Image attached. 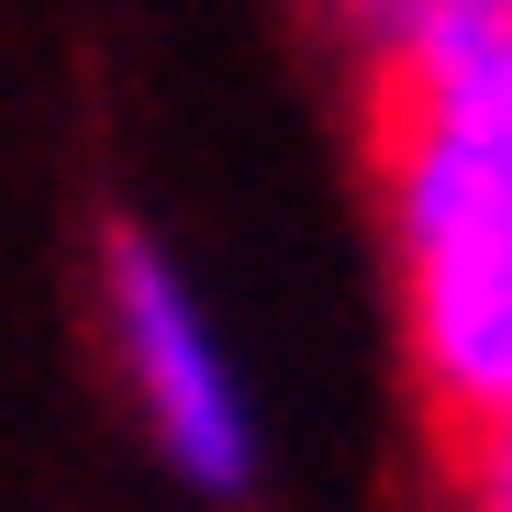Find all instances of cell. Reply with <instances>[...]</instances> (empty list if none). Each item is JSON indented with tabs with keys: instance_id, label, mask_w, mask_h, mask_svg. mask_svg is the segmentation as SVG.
Instances as JSON below:
<instances>
[{
	"instance_id": "3",
	"label": "cell",
	"mask_w": 512,
	"mask_h": 512,
	"mask_svg": "<svg viewBox=\"0 0 512 512\" xmlns=\"http://www.w3.org/2000/svg\"><path fill=\"white\" fill-rule=\"evenodd\" d=\"M412 368L457 435L512 423V268L501 256H435L412 268Z\"/></svg>"
},
{
	"instance_id": "1",
	"label": "cell",
	"mask_w": 512,
	"mask_h": 512,
	"mask_svg": "<svg viewBox=\"0 0 512 512\" xmlns=\"http://www.w3.org/2000/svg\"><path fill=\"white\" fill-rule=\"evenodd\" d=\"M112 312H123V357H134V379H145V412H156L167 457H179L201 490H245V468H256L245 401H234V379H223V357H212V334H201L179 268H167L145 234L112 245Z\"/></svg>"
},
{
	"instance_id": "2",
	"label": "cell",
	"mask_w": 512,
	"mask_h": 512,
	"mask_svg": "<svg viewBox=\"0 0 512 512\" xmlns=\"http://www.w3.org/2000/svg\"><path fill=\"white\" fill-rule=\"evenodd\" d=\"M368 34H379V101L435 112L479 134L490 156H512V12H490V0H368Z\"/></svg>"
},
{
	"instance_id": "4",
	"label": "cell",
	"mask_w": 512,
	"mask_h": 512,
	"mask_svg": "<svg viewBox=\"0 0 512 512\" xmlns=\"http://www.w3.org/2000/svg\"><path fill=\"white\" fill-rule=\"evenodd\" d=\"M468 512H512V423L468 435Z\"/></svg>"
},
{
	"instance_id": "5",
	"label": "cell",
	"mask_w": 512,
	"mask_h": 512,
	"mask_svg": "<svg viewBox=\"0 0 512 512\" xmlns=\"http://www.w3.org/2000/svg\"><path fill=\"white\" fill-rule=\"evenodd\" d=\"M490 12H512V0H490Z\"/></svg>"
}]
</instances>
